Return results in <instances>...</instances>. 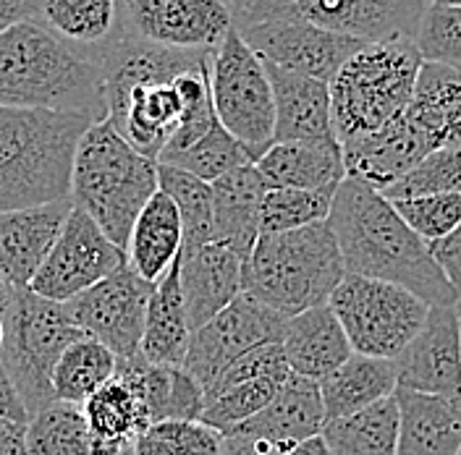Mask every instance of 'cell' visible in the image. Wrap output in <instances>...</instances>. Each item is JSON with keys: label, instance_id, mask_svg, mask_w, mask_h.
<instances>
[{"label": "cell", "instance_id": "1", "mask_svg": "<svg viewBox=\"0 0 461 455\" xmlns=\"http://www.w3.org/2000/svg\"><path fill=\"white\" fill-rule=\"evenodd\" d=\"M328 223L344 256L346 275L402 285L428 307H454L459 301L430 246L403 223L393 201L373 186L344 178Z\"/></svg>", "mask_w": 461, "mask_h": 455}, {"label": "cell", "instance_id": "2", "mask_svg": "<svg viewBox=\"0 0 461 455\" xmlns=\"http://www.w3.org/2000/svg\"><path fill=\"white\" fill-rule=\"evenodd\" d=\"M97 56L105 74L108 120L134 149L158 163L184 113L176 79L204 66L210 56L168 50L123 29H115Z\"/></svg>", "mask_w": 461, "mask_h": 455}, {"label": "cell", "instance_id": "3", "mask_svg": "<svg viewBox=\"0 0 461 455\" xmlns=\"http://www.w3.org/2000/svg\"><path fill=\"white\" fill-rule=\"evenodd\" d=\"M0 105L108 118L97 48H79L34 16L0 31Z\"/></svg>", "mask_w": 461, "mask_h": 455}, {"label": "cell", "instance_id": "4", "mask_svg": "<svg viewBox=\"0 0 461 455\" xmlns=\"http://www.w3.org/2000/svg\"><path fill=\"white\" fill-rule=\"evenodd\" d=\"M86 115L0 105V212L71 200Z\"/></svg>", "mask_w": 461, "mask_h": 455}, {"label": "cell", "instance_id": "5", "mask_svg": "<svg viewBox=\"0 0 461 455\" xmlns=\"http://www.w3.org/2000/svg\"><path fill=\"white\" fill-rule=\"evenodd\" d=\"M158 192V163L126 142L108 118L95 120L74 157V207L85 210L126 252L131 228Z\"/></svg>", "mask_w": 461, "mask_h": 455}, {"label": "cell", "instance_id": "6", "mask_svg": "<svg viewBox=\"0 0 461 455\" xmlns=\"http://www.w3.org/2000/svg\"><path fill=\"white\" fill-rule=\"evenodd\" d=\"M344 278V256L328 220L288 233H259L244 262V293L288 319L328 304Z\"/></svg>", "mask_w": 461, "mask_h": 455}, {"label": "cell", "instance_id": "7", "mask_svg": "<svg viewBox=\"0 0 461 455\" xmlns=\"http://www.w3.org/2000/svg\"><path fill=\"white\" fill-rule=\"evenodd\" d=\"M422 63L414 40L375 42L348 58L330 82L336 139L367 137L406 113Z\"/></svg>", "mask_w": 461, "mask_h": 455}, {"label": "cell", "instance_id": "8", "mask_svg": "<svg viewBox=\"0 0 461 455\" xmlns=\"http://www.w3.org/2000/svg\"><path fill=\"white\" fill-rule=\"evenodd\" d=\"M5 343L0 359L24 400L29 419L56 400L53 374L63 351L85 338L66 304L42 299L29 288L16 290L8 312L3 314Z\"/></svg>", "mask_w": 461, "mask_h": 455}, {"label": "cell", "instance_id": "9", "mask_svg": "<svg viewBox=\"0 0 461 455\" xmlns=\"http://www.w3.org/2000/svg\"><path fill=\"white\" fill-rule=\"evenodd\" d=\"M210 94L221 126L258 163L273 147L276 100L265 60L241 40L236 27L210 56Z\"/></svg>", "mask_w": 461, "mask_h": 455}, {"label": "cell", "instance_id": "10", "mask_svg": "<svg viewBox=\"0 0 461 455\" xmlns=\"http://www.w3.org/2000/svg\"><path fill=\"white\" fill-rule=\"evenodd\" d=\"M328 307L339 317L354 353L396 361L425 325L430 307L402 285L346 275Z\"/></svg>", "mask_w": 461, "mask_h": 455}, {"label": "cell", "instance_id": "11", "mask_svg": "<svg viewBox=\"0 0 461 455\" xmlns=\"http://www.w3.org/2000/svg\"><path fill=\"white\" fill-rule=\"evenodd\" d=\"M430 0H252L239 22H307L365 42L414 40Z\"/></svg>", "mask_w": 461, "mask_h": 455}, {"label": "cell", "instance_id": "12", "mask_svg": "<svg viewBox=\"0 0 461 455\" xmlns=\"http://www.w3.org/2000/svg\"><path fill=\"white\" fill-rule=\"evenodd\" d=\"M286 325L288 317L265 307L255 296L241 293L218 317L192 333L184 370L207 393L241 356L270 343H284Z\"/></svg>", "mask_w": 461, "mask_h": 455}, {"label": "cell", "instance_id": "13", "mask_svg": "<svg viewBox=\"0 0 461 455\" xmlns=\"http://www.w3.org/2000/svg\"><path fill=\"white\" fill-rule=\"evenodd\" d=\"M236 27L226 0H126L118 3V29L144 42L212 56Z\"/></svg>", "mask_w": 461, "mask_h": 455}, {"label": "cell", "instance_id": "14", "mask_svg": "<svg viewBox=\"0 0 461 455\" xmlns=\"http://www.w3.org/2000/svg\"><path fill=\"white\" fill-rule=\"evenodd\" d=\"M126 262V252L105 236V230L85 210L74 207L56 246L32 278L29 290L58 304H68L113 275Z\"/></svg>", "mask_w": 461, "mask_h": 455}, {"label": "cell", "instance_id": "15", "mask_svg": "<svg viewBox=\"0 0 461 455\" xmlns=\"http://www.w3.org/2000/svg\"><path fill=\"white\" fill-rule=\"evenodd\" d=\"M236 31L265 63L312 76L325 85L370 42L307 22H239Z\"/></svg>", "mask_w": 461, "mask_h": 455}, {"label": "cell", "instance_id": "16", "mask_svg": "<svg viewBox=\"0 0 461 455\" xmlns=\"http://www.w3.org/2000/svg\"><path fill=\"white\" fill-rule=\"evenodd\" d=\"M152 290L155 285L142 281L126 262L66 307L86 338L111 348L121 361L140 353Z\"/></svg>", "mask_w": 461, "mask_h": 455}, {"label": "cell", "instance_id": "17", "mask_svg": "<svg viewBox=\"0 0 461 455\" xmlns=\"http://www.w3.org/2000/svg\"><path fill=\"white\" fill-rule=\"evenodd\" d=\"M399 388L461 400V322L454 307H430L425 325L396 359Z\"/></svg>", "mask_w": 461, "mask_h": 455}, {"label": "cell", "instance_id": "18", "mask_svg": "<svg viewBox=\"0 0 461 455\" xmlns=\"http://www.w3.org/2000/svg\"><path fill=\"white\" fill-rule=\"evenodd\" d=\"M74 201L63 200L29 210L0 212V270L24 290L56 246Z\"/></svg>", "mask_w": 461, "mask_h": 455}, {"label": "cell", "instance_id": "19", "mask_svg": "<svg viewBox=\"0 0 461 455\" xmlns=\"http://www.w3.org/2000/svg\"><path fill=\"white\" fill-rule=\"evenodd\" d=\"M341 152H344L346 178L362 181L377 192H385L414 165H420L430 155V147L411 126V120L406 115H399L396 120H391L375 134L344 142Z\"/></svg>", "mask_w": 461, "mask_h": 455}, {"label": "cell", "instance_id": "20", "mask_svg": "<svg viewBox=\"0 0 461 455\" xmlns=\"http://www.w3.org/2000/svg\"><path fill=\"white\" fill-rule=\"evenodd\" d=\"M178 278L189 327L194 333L244 293V256L226 244L212 241L181 254Z\"/></svg>", "mask_w": 461, "mask_h": 455}, {"label": "cell", "instance_id": "21", "mask_svg": "<svg viewBox=\"0 0 461 455\" xmlns=\"http://www.w3.org/2000/svg\"><path fill=\"white\" fill-rule=\"evenodd\" d=\"M276 100L278 142H339L330 115V85L265 63Z\"/></svg>", "mask_w": 461, "mask_h": 455}, {"label": "cell", "instance_id": "22", "mask_svg": "<svg viewBox=\"0 0 461 455\" xmlns=\"http://www.w3.org/2000/svg\"><path fill=\"white\" fill-rule=\"evenodd\" d=\"M115 377L129 382L144 403L149 422H200L204 388L184 367L149 364L140 353L121 359Z\"/></svg>", "mask_w": 461, "mask_h": 455}, {"label": "cell", "instance_id": "23", "mask_svg": "<svg viewBox=\"0 0 461 455\" xmlns=\"http://www.w3.org/2000/svg\"><path fill=\"white\" fill-rule=\"evenodd\" d=\"M322 427H325V408H322L320 385L312 379L291 374L281 385L278 396L270 400L258 416H252L249 422L239 424L230 432L255 434V437L281 445L284 451H294L299 442L322 434Z\"/></svg>", "mask_w": 461, "mask_h": 455}, {"label": "cell", "instance_id": "24", "mask_svg": "<svg viewBox=\"0 0 461 455\" xmlns=\"http://www.w3.org/2000/svg\"><path fill=\"white\" fill-rule=\"evenodd\" d=\"M291 374L320 382L354 356L339 317L328 304L291 317L284 333Z\"/></svg>", "mask_w": 461, "mask_h": 455}, {"label": "cell", "instance_id": "25", "mask_svg": "<svg viewBox=\"0 0 461 455\" xmlns=\"http://www.w3.org/2000/svg\"><path fill=\"white\" fill-rule=\"evenodd\" d=\"M406 118L422 134L430 152L461 149V71L422 63Z\"/></svg>", "mask_w": 461, "mask_h": 455}, {"label": "cell", "instance_id": "26", "mask_svg": "<svg viewBox=\"0 0 461 455\" xmlns=\"http://www.w3.org/2000/svg\"><path fill=\"white\" fill-rule=\"evenodd\" d=\"M399 455H459L461 400L396 390Z\"/></svg>", "mask_w": 461, "mask_h": 455}, {"label": "cell", "instance_id": "27", "mask_svg": "<svg viewBox=\"0 0 461 455\" xmlns=\"http://www.w3.org/2000/svg\"><path fill=\"white\" fill-rule=\"evenodd\" d=\"M212 186V218H215V241L226 244L244 256L252 254L259 238V212L267 194L258 165L247 163L226 173Z\"/></svg>", "mask_w": 461, "mask_h": 455}, {"label": "cell", "instance_id": "28", "mask_svg": "<svg viewBox=\"0 0 461 455\" xmlns=\"http://www.w3.org/2000/svg\"><path fill=\"white\" fill-rule=\"evenodd\" d=\"M255 165L267 189H325L346 178L341 142H278Z\"/></svg>", "mask_w": 461, "mask_h": 455}, {"label": "cell", "instance_id": "29", "mask_svg": "<svg viewBox=\"0 0 461 455\" xmlns=\"http://www.w3.org/2000/svg\"><path fill=\"white\" fill-rule=\"evenodd\" d=\"M325 422H336L354 416L365 408L385 398H393L399 390V371L396 361L391 359H373L354 353L346 364H341L333 374L317 382Z\"/></svg>", "mask_w": 461, "mask_h": 455}, {"label": "cell", "instance_id": "30", "mask_svg": "<svg viewBox=\"0 0 461 455\" xmlns=\"http://www.w3.org/2000/svg\"><path fill=\"white\" fill-rule=\"evenodd\" d=\"M181 249H184L181 215L176 204L163 192H158L147 201V207L131 228L126 259L142 281L158 285L178 262Z\"/></svg>", "mask_w": 461, "mask_h": 455}, {"label": "cell", "instance_id": "31", "mask_svg": "<svg viewBox=\"0 0 461 455\" xmlns=\"http://www.w3.org/2000/svg\"><path fill=\"white\" fill-rule=\"evenodd\" d=\"M178 270H181V256L166 272V278L155 285L149 307H147V319H144L140 356L149 364H160V367H184L189 341H192V327L186 317Z\"/></svg>", "mask_w": 461, "mask_h": 455}, {"label": "cell", "instance_id": "32", "mask_svg": "<svg viewBox=\"0 0 461 455\" xmlns=\"http://www.w3.org/2000/svg\"><path fill=\"white\" fill-rule=\"evenodd\" d=\"M95 442L134 453L137 440L152 427L149 414L129 382L113 377L82 406Z\"/></svg>", "mask_w": 461, "mask_h": 455}, {"label": "cell", "instance_id": "33", "mask_svg": "<svg viewBox=\"0 0 461 455\" xmlns=\"http://www.w3.org/2000/svg\"><path fill=\"white\" fill-rule=\"evenodd\" d=\"M322 437L333 455H399V403L385 398L354 416L325 422Z\"/></svg>", "mask_w": 461, "mask_h": 455}, {"label": "cell", "instance_id": "34", "mask_svg": "<svg viewBox=\"0 0 461 455\" xmlns=\"http://www.w3.org/2000/svg\"><path fill=\"white\" fill-rule=\"evenodd\" d=\"M34 19L79 48H100L118 29V0H37Z\"/></svg>", "mask_w": 461, "mask_h": 455}, {"label": "cell", "instance_id": "35", "mask_svg": "<svg viewBox=\"0 0 461 455\" xmlns=\"http://www.w3.org/2000/svg\"><path fill=\"white\" fill-rule=\"evenodd\" d=\"M118 370V356L95 338H79L71 343L53 374L56 400L85 406L105 382H111Z\"/></svg>", "mask_w": 461, "mask_h": 455}, {"label": "cell", "instance_id": "36", "mask_svg": "<svg viewBox=\"0 0 461 455\" xmlns=\"http://www.w3.org/2000/svg\"><path fill=\"white\" fill-rule=\"evenodd\" d=\"M158 186L176 204L184 226V249L189 254L204 244L215 241V218H212V186L197 175L158 163Z\"/></svg>", "mask_w": 461, "mask_h": 455}, {"label": "cell", "instance_id": "37", "mask_svg": "<svg viewBox=\"0 0 461 455\" xmlns=\"http://www.w3.org/2000/svg\"><path fill=\"white\" fill-rule=\"evenodd\" d=\"M29 455H92V432L82 406L53 400L27 427Z\"/></svg>", "mask_w": 461, "mask_h": 455}, {"label": "cell", "instance_id": "38", "mask_svg": "<svg viewBox=\"0 0 461 455\" xmlns=\"http://www.w3.org/2000/svg\"><path fill=\"white\" fill-rule=\"evenodd\" d=\"M339 186L325 189H267L259 212V233H288L330 218Z\"/></svg>", "mask_w": 461, "mask_h": 455}, {"label": "cell", "instance_id": "39", "mask_svg": "<svg viewBox=\"0 0 461 455\" xmlns=\"http://www.w3.org/2000/svg\"><path fill=\"white\" fill-rule=\"evenodd\" d=\"M158 163L173 165L181 171L197 175L204 183H215L218 178H223L226 173L236 171L247 163H255L249 157V152L230 137L229 131L221 126V120L202 137L200 142L192 144L184 152H176L168 157H160Z\"/></svg>", "mask_w": 461, "mask_h": 455}, {"label": "cell", "instance_id": "40", "mask_svg": "<svg viewBox=\"0 0 461 455\" xmlns=\"http://www.w3.org/2000/svg\"><path fill=\"white\" fill-rule=\"evenodd\" d=\"M284 382L276 379H255V382H241L226 390H218L212 396H204L200 422L212 427L215 432L226 434L239 424L249 422L259 411L278 396Z\"/></svg>", "mask_w": 461, "mask_h": 455}, {"label": "cell", "instance_id": "41", "mask_svg": "<svg viewBox=\"0 0 461 455\" xmlns=\"http://www.w3.org/2000/svg\"><path fill=\"white\" fill-rule=\"evenodd\" d=\"M380 194L388 201L461 194V149L430 152L420 165H414L411 171Z\"/></svg>", "mask_w": 461, "mask_h": 455}, {"label": "cell", "instance_id": "42", "mask_svg": "<svg viewBox=\"0 0 461 455\" xmlns=\"http://www.w3.org/2000/svg\"><path fill=\"white\" fill-rule=\"evenodd\" d=\"M223 434L202 422H158L134 445V455H221Z\"/></svg>", "mask_w": 461, "mask_h": 455}, {"label": "cell", "instance_id": "43", "mask_svg": "<svg viewBox=\"0 0 461 455\" xmlns=\"http://www.w3.org/2000/svg\"><path fill=\"white\" fill-rule=\"evenodd\" d=\"M414 45L425 63H440L461 71V8L428 3Z\"/></svg>", "mask_w": 461, "mask_h": 455}, {"label": "cell", "instance_id": "44", "mask_svg": "<svg viewBox=\"0 0 461 455\" xmlns=\"http://www.w3.org/2000/svg\"><path fill=\"white\" fill-rule=\"evenodd\" d=\"M403 223L411 228L428 246L448 238L461 226V194H438L417 200L393 201Z\"/></svg>", "mask_w": 461, "mask_h": 455}, {"label": "cell", "instance_id": "45", "mask_svg": "<svg viewBox=\"0 0 461 455\" xmlns=\"http://www.w3.org/2000/svg\"><path fill=\"white\" fill-rule=\"evenodd\" d=\"M288 377H291V367L286 361L284 343H270V345L255 348L252 353H247L236 364H230L229 370L223 371V377L204 396H212L218 390H226V388H233V385H241V382H255V379L286 382Z\"/></svg>", "mask_w": 461, "mask_h": 455}, {"label": "cell", "instance_id": "46", "mask_svg": "<svg viewBox=\"0 0 461 455\" xmlns=\"http://www.w3.org/2000/svg\"><path fill=\"white\" fill-rule=\"evenodd\" d=\"M430 254L461 299V226L448 238L430 244Z\"/></svg>", "mask_w": 461, "mask_h": 455}, {"label": "cell", "instance_id": "47", "mask_svg": "<svg viewBox=\"0 0 461 455\" xmlns=\"http://www.w3.org/2000/svg\"><path fill=\"white\" fill-rule=\"evenodd\" d=\"M221 455H288V451L270 440L255 437V434L230 432V434H223V453Z\"/></svg>", "mask_w": 461, "mask_h": 455}, {"label": "cell", "instance_id": "48", "mask_svg": "<svg viewBox=\"0 0 461 455\" xmlns=\"http://www.w3.org/2000/svg\"><path fill=\"white\" fill-rule=\"evenodd\" d=\"M0 419H11V422H19V424H29V411L24 406V400L19 396L11 374L5 370L3 359H0Z\"/></svg>", "mask_w": 461, "mask_h": 455}, {"label": "cell", "instance_id": "49", "mask_svg": "<svg viewBox=\"0 0 461 455\" xmlns=\"http://www.w3.org/2000/svg\"><path fill=\"white\" fill-rule=\"evenodd\" d=\"M27 427L11 419H0V455H29Z\"/></svg>", "mask_w": 461, "mask_h": 455}, {"label": "cell", "instance_id": "50", "mask_svg": "<svg viewBox=\"0 0 461 455\" xmlns=\"http://www.w3.org/2000/svg\"><path fill=\"white\" fill-rule=\"evenodd\" d=\"M37 0H0V31L34 16Z\"/></svg>", "mask_w": 461, "mask_h": 455}, {"label": "cell", "instance_id": "51", "mask_svg": "<svg viewBox=\"0 0 461 455\" xmlns=\"http://www.w3.org/2000/svg\"><path fill=\"white\" fill-rule=\"evenodd\" d=\"M288 455H333V451L328 448L325 437L317 434V437H310V440L299 442L294 451H288Z\"/></svg>", "mask_w": 461, "mask_h": 455}, {"label": "cell", "instance_id": "52", "mask_svg": "<svg viewBox=\"0 0 461 455\" xmlns=\"http://www.w3.org/2000/svg\"><path fill=\"white\" fill-rule=\"evenodd\" d=\"M16 290H19V288L11 283V281H8V275L0 270V317L8 312V307H11V301H14Z\"/></svg>", "mask_w": 461, "mask_h": 455}, {"label": "cell", "instance_id": "53", "mask_svg": "<svg viewBox=\"0 0 461 455\" xmlns=\"http://www.w3.org/2000/svg\"><path fill=\"white\" fill-rule=\"evenodd\" d=\"M226 3H229L230 11H233V16H236V13H241V11H244V8H247L252 0H226Z\"/></svg>", "mask_w": 461, "mask_h": 455}, {"label": "cell", "instance_id": "54", "mask_svg": "<svg viewBox=\"0 0 461 455\" xmlns=\"http://www.w3.org/2000/svg\"><path fill=\"white\" fill-rule=\"evenodd\" d=\"M430 3H438V5H454V8H461V0H430Z\"/></svg>", "mask_w": 461, "mask_h": 455}, {"label": "cell", "instance_id": "55", "mask_svg": "<svg viewBox=\"0 0 461 455\" xmlns=\"http://www.w3.org/2000/svg\"><path fill=\"white\" fill-rule=\"evenodd\" d=\"M3 343H5V325H3V317H0V351H3Z\"/></svg>", "mask_w": 461, "mask_h": 455}, {"label": "cell", "instance_id": "56", "mask_svg": "<svg viewBox=\"0 0 461 455\" xmlns=\"http://www.w3.org/2000/svg\"><path fill=\"white\" fill-rule=\"evenodd\" d=\"M456 312H459V322H461V299L456 301Z\"/></svg>", "mask_w": 461, "mask_h": 455}, {"label": "cell", "instance_id": "57", "mask_svg": "<svg viewBox=\"0 0 461 455\" xmlns=\"http://www.w3.org/2000/svg\"><path fill=\"white\" fill-rule=\"evenodd\" d=\"M118 3H126V0H118Z\"/></svg>", "mask_w": 461, "mask_h": 455}, {"label": "cell", "instance_id": "58", "mask_svg": "<svg viewBox=\"0 0 461 455\" xmlns=\"http://www.w3.org/2000/svg\"><path fill=\"white\" fill-rule=\"evenodd\" d=\"M459 455H461V453H459Z\"/></svg>", "mask_w": 461, "mask_h": 455}]
</instances>
